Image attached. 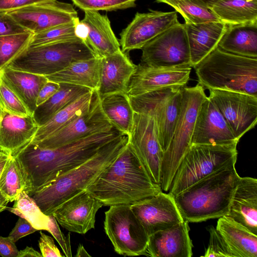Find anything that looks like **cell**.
<instances>
[{"label": "cell", "instance_id": "obj_47", "mask_svg": "<svg viewBox=\"0 0 257 257\" xmlns=\"http://www.w3.org/2000/svg\"><path fill=\"white\" fill-rule=\"evenodd\" d=\"M54 0H0V11L9 12L31 5Z\"/></svg>", "mask_w": 257, "mask_h": 257}, {"label": "cell", "instance_id": "obj_29", "mask_svg": "<svg viewBox=\"0 0 257 257\" xmlns=\"http://www.w3.org/2000/svg\"><path fill=\"white\" fill-rule=\"evenodd\" d=\"M101 58L75 61L63 70L45 76L49 81L83 86L97 90L98 87Z\"/></svg>", "mask_w": 257, "mask_h": 257}, {"label": "cell", "instance_id": "obj_2", "mask_svg": "<svg viewBox=\"0 0 257 257\" xmlns=\"http://www.w3.org/2000/svg\"><path fill=\"white\" fill-rule=\"evenodd\" d=\"M85 190L107 206L131 205L163 191L128 143Z\"/></svg>", "mask_w": 257, "mask_h": 257}, {"label": "cell", "instance_id": "obj_23", "mask_svg": "<svg viewBox=\"0 0 257 257\" xmlns=\"http://www.w3.org/2000/svg\"><path fill=\"white\" fill-rule=\"evenodd\" d=\"M38 127L32 114H12L0 106V150L14 155L31 142Z\"/></svg>", "mask_w": 257, "mask_h": 257}, {"label": "cell", "instance_id": "obj_12", "mask_svg": "<svg viewBox=\"0 0 257 257\" xmlns=\"http://www.w3.org/2000/svg\"><path fill=\"white\" fill-rule=\"evenodd\" d=\"M208 98L226 120L235 139H240L257 122V97L241 92L209 89Z\"/></svg>", "mask_w": 257, "mask_h": 257}, {"label": "cell", "instance_id": "obj_31", "mask_svg": "<svg viewBox=\"0 0 257 257\" xmlns=\"http://www.w3.org/2000/svg\"><path fill=\"white\" fill-rule=\"evenodd\" d=\"M218 47L232 54L257 58V22L227 26Z\"/></svg>", "mask_w": 257, "mask_h": 257}, {"label": "cell", "instance_id": "obj_10", "mask_svg": "<svg viewBox=\"0 0 257 257\" xmlns=\"http://www.w3.org/2000/svg\"><path fill=\"white\" fill-rule=\"evenodd\" d=\"M104 228L118 254L124 256L146 254L149 235L131 205L110 206L105 212Z\"/></svg>", "mask_w": 257, "mask_h": 257}, {"label": "cell", "instance_id": "obj_44", "mask_svg": "<svg viewBox=\"0 0 257 257\" xmlns=\"http://www.w3.org/2000/svg\"><path fill=\"white\" fill-rule=\"evenodd\" d=\"M28 32L18 24L7 12L0 11V36Z\"/></svg>", "mask_w": 257, "mask_h": 257}, {"label": "cell", "instance_id": "obj_15", "mask_svg": "<svg viewBox=\"0 0 257 257\" xmlns=\"http://www.w3.org/2000/svg\"><path fill=\"white\" fill-rule=\"evenodd\" d=\"M149 11L137 13L132 22L121 31L119 44L123 52L141 49L156 36L180 23L175 11Z\"/></svg>", "mask_w": 257, "mask_h": 257}, {"label": "cell", "instance_id": "obj_18", "mask_svg": "<svg viewBox=\"0 0 257 257\" xmlns=\"http://www.w3.org/2000/svg\"><path fill=\"white\" fill-rule=\"evenodd\" d=\"M191 70L190 67H154L140 63L131 78L127 95H139L169 87H184Z\"/></svg>", "mask_w": 257, "mask_h": 257}, {"label": "cell", "instance_id": "obj_34", "mask_svg": "<svg viewBox=\"0 0 257 257\" xmlns=\"http://www.w3.org/2000/svg\"><path fill=\"white\" fill-rule=\"evenodd\" d=\"M100 101L102 109L112 125L129 136L135 112L127 94L113 93L100 99Z\"/></svg>", "mask_w": 257, "mask_h": 257}, {"label": "cell", "instance_id": "obj_45", "mask_svg": "<svg viewBox=\"0 0 257 257\" xmlns=\"http://www.w3.org/2000/svg\"><path fill=\"white\" fill-rule=\"evenodd\" d=\"M39 246L43 257H62L60 250L55 244L53 238L40 231Z\"/></svg>", "mask_w": 257, "mask_h": 257}, {"label": "cell", "instance_id": "obj_39", "mask_svg": "<svg viewBox=\"0 0 257 257\" xmlns=\"http://www.w3.org/2000/svg\"><path fill=\"white\" fill-rule=\"evenodd\" d=\"M79 21V20L33 34L28 46L34 47L79 39L75 35V27Z\"/></svg>", "mask_w": 257, "mask_h": 257}, {"label": "cell", "instance_id": "obj_56", "mask_svg": "<svg viewBox=\"0 0 257 257\" xmlns=\"http://www.w3.org/2000/svg\"><path fill=\"white\" fill-rule=\"evenodd\" d=\"M3 151H1L0 150V154H1V153Z\"/></svg>", "mask_w": 257, "mask_h": 257}, {"label": "cell", "instance_id": "obj_35", "mask_svg": "<svg viewBox=\"0 0 257 257\" xmlns=\"http://www.w3.org/2000/svg\"><path fill=\"white\" fill-rule=\"evenodd\" d=\"M160 3L174 8L182 16L185 24L220 21L205 0H163Z\"/></svg>", "mask_w": 257, "mask_h": 257}, {"label": "cell", "instance_id": "obj_36", "mask_svg": "<svg viewBox=\"0 0 257 257\" xmlns=\"http://www.w3.org/2000/svg\"><path fill=\"white\" fill-rule=\"evenodd\" d=\"M8 209L28 221L37 230L48 231L49 216L41 210L34 199L25 190L15 201L13 207Z\"/></svg>", "mask_w": 257, "mask_h": 257}, {"label": "cell", "instance_id": "obj_38", "mask_svg": "<svg viewBox=\"0 0 257 257\" xmlns=\"http://www.w3.org/2000/svg\"><path fill=\"white\" fill-rule=\"evenodd\" d=\"M32 36L26 32L0 36V70L28 46Z\"/></svg>", "mask_w": 257, "mask_h": 257}, {"label": "cell", "instance_id": "obj_32", "mask_svg": "<svg viewBox=\"0 0 257 257\" xmlns=\"http://www.w3.org/2000/svg\"><path fill=\"white\" fill-rule=\"evenodd\" d=\"M209 8L227 26L257 22V0H218Z\"/></svg>", "mask_w": 257, "mask_h": 257}, {"label": "cell", "instance_id": "obj_6", "mask_svg": "<svg viewBox=\"0 0 257 257\" xmlns=\"http://www.w3.org/2000/svg\"><path fill=\"white\" fill-rule=\"evenodd\" d=\"M96 56L85 42L77 39L28 46L5 67L45 76L59 72L75 61Z\"/></svg>", "mask_w": 257, "mask_h": 257}, {"label": "cell", "instance_id": "obj_3", "mask_svg": "<svg viewBox=\"0 0 257 257\" xmlns=\"http://www.w3.org/2000/svg\"><path fill=\"white\" fill-rule=\"evenodd\" d=\"M237 156L174 197L184 220L199 222L226 216L240 179Z\"/></svg>", "mask_w": 257, "mask_h": 257}, {"label": "cell", "instance_id": "obj_48", "mask_svg": "<svg viewBox=\"0 0 257 257\" xmlns=\"http://www.w3.org/2000/svg\"><path fill=\"white\" fill-rule=\"evenodd\" d=\"M59 83L48 80L40 89L37 99L38 106L49 99L59 89Z\"/></svg>", "mask_w": 257, "mask_h": 257}, {"label": "cell", "instance_id": "obj_52", "mask_svg": "<svg viewBox=\"0 0 257 257\" xmlns=\"http://www.w3.org/2000/svg\"><path fill=\"white\" fill-rule=\"evenodd\" d=\"M10 154L2 152L0 154V175L2 172L7 162Z\"/></svg>", "mask_w": 257, "mask_h": 257}, {"label": "cell", "instance_id": "obj_20", "mask_svg": "<svg viewBox=\"0 0 257 257\" xmlns=\"http://www.w3.org/2000/svg\"><path fill=\"white\" fill-rule=\"evenodd\" d=\"M226 120L208 97L202 102L195 120L191 145H237Z\"/></svg>", "mask_w": 257, "mask_h": 257}, {"label": "cell", "instance_id": "obj_22", "mask_svg": "<svg viewBox=\"0 0 257 257\" xmlns=\"http://www.w3.org/2000/svg\"><path fill=\"white\" fill-rule=\"evenodd\" d=\"M186 220L149 236L146 254L152 257H191L193 244Z\"/></svg>", "mask_w": 257, "mask_h": 257}, {"label": "cell", "instance_id": "obj_13", "mask_svg": "<svg viewBox=\"0 0 257 257\" xmlns=\"http://www.w3.org/2000/svg\"><path fill=\"white\" fill-rule=\"evenodd\" d=\"M128 144L143 164L151 180L160 185L164 152L160 146L154 119L134 112Z\"/></svg>", "mask_w": 257, "mask_h": 257}, {"label": "cell", "instance_id": "obj_25", "mask_svg": "<svg viewBox=\"0 0 257 257\" xmlns=\"http://www.w3.org/2000/svg\"><path fill=\"white\" fill-rule=\"evenodd\" d=\"M184 25L193 67L218 46L227 25L221 21Z\"/></svg>", "mask_w": 257, "mask_h": 257}, {"label": "cell", "instance_id": "obj_51", "mask_svg": "<svg viewBox=\"0 0 257 257\" xmlns=\"http://www.w3.org/2000/svg\"><path fill=\"white\" fill-rule=\"evenodd\" d=\"M25 256L41 257L42 256V255L38 251L35 250L33 247L27 246L25 249L19 251L17 257Z\"/></svg>", "mask_w": 257, "mask_h": 257}, {"label": "cell", "instance_id": "obj_24", "mask_svg": "<svg viewBox=\"0 0 257 257\" xmlns=\"http://www.w3.org/2000/svg\"><path fill=\"white\" fill-rule=\"evenodd\" d=\"M257 234V180L240 177L226 215Z\"/></svg>", "mask_w": 257, "mask_h": 257}, {"label": "cell", "instance_id": "obj_37", "mask_svg": "<svg viewBox=\"0 0 257 257\" xmlns=\"http://www.w3.org/2000/svg\"><path fill=\"white\" fill-rule=\"evenodd\" d=\"M25 181L15 159L10 155L0 175V191L10 202L15 201L25 190Z\"/></svg>", "mask_w": 257, "mask_h": 257}, {"label": "cell", "instance_id": "obj_27", "mask_svg": "<svg viewBox=\"0 0 257 257\" xmlns=\"http://www.w3.org/2000/svg\"><path fill=\"white\" fill-rule=\"evenodd\" d=\"M0 79L20 98L32 115L37 107L39 92L48 81L45 76L8 67L0 70Z\"/></svg>", "mask_w": 257, "mask_h": 257}, {"label": "cell", "instance_id": "obj_4", "mask_svg": "<svg viewBox=\"0 0 257 257\" xmlns=\"http://www.w3.org/2000/svg\"><path fill=\"white\" fill-rule=\"evenodd\" d=\"M128 136L121 134L104 145L91 158L28 194L46 215L64 202L85 190L124 149Z\"/></svg>", "mask_w": 257, "mask_h": 257}, {"label": "cell", "instance_id": "obj_33", "mask_svg": "<svg viewBox=\"0 0 257 257\" xmlns=\"http://www.w3.org/2000/svg\"><path fill=\"white\" fill-rule=\"evenodd\" d=\"M59 84L58 90L47 101L37 106L32 114L39 127L75 99L92 90L86 87L66 83Z\"/></svg>", "mask_w": 257, "mask_h": 257}, {"label": "cell", "instance_id": "obj_7", "mask_svg": "<svg viewBox=\"0 0 257 257\" xmlns=\"http://www.w3.org/2000/svg\"><path fill=\"white\" fill-rule=\"evenodd\" d=\"M181 104L173 136L164 152L161 170L160 186L167 192L179 164L191 146L196 117L203 101L207 97L199 83L181 88Z\"/></svg>", "mask_w": 257, "mask_h": 257}, {"label": "cell", "instance_id": "obj_43", "mask_svg": "<svg viewBox=\"0 0 257 257\" xmlns=\"http://www.w3.org/2000/svg\"><path fill=\"white\" fill-rule=\"evenodd\" d=\"M48 232L55 238L67 257H71L72 251L70 244V236L68 233L65 236L61 231L55 217L53 215H49Z\"/></svg>", "mask_w": 257, "mask_h": 257}, {"label": "cell", "instance_id": "obj_19", "mask_svg": "<svg viewBox=\"0 0 257 257\" xmlns=\"http://www.w3.org/2000/svg\"><path fill=\"white\" fill-rule=\"evenodd\" d=\"M103 206L85 190L62 203L53 215L67 230L85 234L95 227L96 214Z\"/></svg>", "mask_w": 257, "mask_h": 257}, {"label": "cell", "instance_id": "obj_46", "mask_svg": "<svg viewBox=\"0 0 257 257\" xmlns=\"http://www.w3.org/2000/svg\"><path fill=\"white\" fill-rule=\"evenodd\" d=\"M37 230L28 221L20 217L8 236L16 243L20 238Z\"/></svg>", "mask_w": 257, "mask_h": 257}, {"label": "cell", "instance_id": "obj_49", "mask_svg": "<svg viewBox=\"0 0 257 257\" xmlns=\"http://www.w3.org/2000/svg\"><path fill=\"white\" fill-rule=\"evenodd\" d=\"M19 250L15 242L9 237L0 236V255L4 257H17Z\"/></svg>", "mask_w": 257, "mask_h": 257}, {"label": "cell", "instance_id": "obj_40", "mask_svg": "<svg viewBox=\"0 0 257 257\" xmlns=\"http://www.w3.org/2000/svg\"><path fill=\"white\" fill-rule=\"evenodd\" d=\"M137 0H72L74 4L84 11H112L133 8Z\"/></svg>", "mask_w": 257, "mask_h": 257}, {"label": "cell", "instance_id": "obj_5", "mask_svg": "<svg viewBox=\"0 0 257 257\" xmlns=\"http://www.w3.org/2000/svg\"><path fill=\"white\" fill-rule=\"evenodd\" d=\"M193 68L203 87L257 97V58L232 54L218 46Z\"/></svg>", "mask_w": 257, "mask_h": 257}, {"label": "cell", "instance_id": "obj_50", "mask_svg": "<svg viewBox=\"0 0 257 257\" xmlns=\"http://www.w3.org/2000/svg\"><path fill=\"white\" fill-rule=\"evenodd\" d=\"M75 34L78 38L86 42L88 34V28L84 23L79 21L75 25Z\"/></svg>", "mask_w": 257, "mask_h": 257}, {"label": "cell", "instance_id": "obj_16", "mask_svg": "<svg viewBox=\"0 0 257 257\" xmlns=\"http://www.w3.org/2000/svg\"><path fill=\"white\" fill-rule=\"evenodd\" d=\"M113 126L104 113L98 93L89 110L47 138L34 143L45 149H54Z\"/></svg>", "mask_w": 257, "mask_h": 257}, {"label": "cell", "instance_id": "obj_26", "mask_svg": "<svg viewBox=\"0 0 257 257\" xmlns=\"http://www.w3.org/2000/svg\"><path fill=\"white\" fill-rule=\"evenodd\" d=\"M81 21L88 28L86 42L97 56L104 57L121 50L106 15L98 11L86 10Z\"/></svg>", "mask_w": 257, "mask_h": 257}, {"label": "cell", "instance_id": "obj_55", "mask_svg": "<svg viewBox=\"0 0 257 257\" xmlns=\"http://www.w3.org/2000/svg\"><path fill=\"white\" fill-rule=\"evenodd\" d=\"M163 0H156V2L158 3H160V2ZM205 2L207 3V4L209 6L210 4H211L213 3H214L216 2L218 0H205Z\"/></svg>", "mask_w": 257, "mask_h": 257}, {"label": "cell", "instance_id": "obj_1", "mask_svg": "<svg viewBox=\"0 0 257 257\" xmlns=\"http://www.w3.org/2000/svg\"><path fill=\"white\" fill-rule=\"evenodd\" d=\"M121 134L113 127L54 149L42 148L30 142L13 155L22 171L25 191L30 194L40 189L93 157Z\"/></svg>", "mask_w": 257, "mask_h": 257}, {"label": "cell", "instance_id": "obj_30", "mask_svg": "<svg viewBox=\"0 0 257 257\" xmlns=\"http://www.w3.org/2000/svg\"><path fill=\"white\" fill-rule=\"evenodd\" d=\"M97 95V90H92L59 110L46 123L38 127L31 142L36 143L47 138L88 111Z\"/></svg>", "mask_w": 257, "mask_h": 257}, {"label": "cell", "instance_id": "obj_28", "mask_svg": "<svg viewBox=\"0 0 257 257\" xmlns=\"http://www.w3.org/2000/svg\"><path fill=\"white\" fill-rule=\"evenodd\" d=\"M216 228L234 257H257V234L227 216L219 218Z\"/></svg>", "mask_w": 257, "mask_h": 257}, {"label": "cell", "instance_id": "obj_53", "mask_svg": "<svg viewBox=\"0 0 257 257\" xmlns=\"http://www.w3.org/2000/svg\"><path fill=\"white\" fill-rule=\"evenodd\" d=\"M9 202V200L0 191V212L7 208V204Z\"/></svg>", "mask_w": 257, "mask_h": 257}, {"label": "cell", "instance_id": "obj_9", "mask_svg": "<svg viewBox=\"0 0 257 257\" xmlns=\"http://www.w3.org/2000/svg\"><path fill=\"white\" fill-rule=\"evenodd\" d=\"M181 88L169 87L139 95L128 96L135 112L149 115L154 119L164 153L171 142L179 114Z\"/></svg>", "mask_w": 257, "mask_h": 257}, {"label": "cell", "instance_id": "obj_11", "mask_svg": "<svg viewBox=\"0 0 257 257\" xmlns=\"http://www.w3.org/2000/svg\"><path fill=\"white\" fill-rule=\"evenodd\" d=\"M141 63L154 67H192L184 24L179 23L146 43Z\"/></svg>", "mask_w": 257, "mask_h": 257}, {"label": "cell", "instance_id": "obj_21", "mask_svg": "<svg viewBox=\"0 0 257 257\" xmlns=\"http://www.w3.org/2000/svg\"><path fill=\"white\" fill-rule=\"evenodd\" d=\"M136 67V65L121 50L101 58L97 90L99 98L116 93L127 94L130 81Z\"/></svg>", "mask_w": 257, "mask_h": 257}, {"label": "cell", "instance_id": "obj_42", "mask_svg": "<svg viewBox=\"0 0 257 257\" xmlns=\"http://www.w3.org/2000/svg\"><path fill=\"white\" fill-rule=\"evenodd\" d=\"M209 242L206 250L203 255L204 257H234L225 240L214 227H210Z\"/></svg>", "mask_w": 257, "mask_h": 257}, {"label": "cell", "instance_id": "obj_41", "mask_svg": "<svg viewBox=\"0 0 257 257\" xmlns=\"http://www.w3.org/2000/svg\"><path fill=\"white\" fill-rule=\"evenodd\" d=\"M0 106L12 114L20 116L31 114L23 102L1 79Z\"/></svg>", "mask_w": 257, "mask_h": 257}, {"label": "cell", "instance_id": "obj_54", "mask_svg": "<svg viewBox=\"0 0 257 257\" xmlns=\"http://www.w3.org/2000/svg\"><path fill=\"white\" fill-rule=\"evenodd\" d=\"M75 256H90L91 255L88 253L84 246L82 244H80L78 247L76 254Z\"/></svg>", "mask_w": 257, "mask_h": 257}, {"label": "cell", "instance_id": "obj_8", "mask_svg": "<svg viewBox=\"0 0 257 257\" xmlns=\"http://www.w3.org/2000/svg\"><path fill=\"white\" fill-rule=\"evenodd\" d=\"M237 145H191L172 179L168 192L174 197L237 156Z\"/></svg>", "mask_w": 257, "mask_h": 257}, {"label": "cell", "instance_id": "obj_17", "mask_svg": "<svg viewBox=\"0 0 257 257\" xmlns=\"http://www.w3.org/2000/svg\"><path fill=\"white\" fill-rule=\"evenodd\" d=\"M131 208L149 236L184 220L174 197L163 191L131 204Z\"/></svg>", "mask_w": 257, "mask_h": 257}, {"label": "cell", "instance_id": "obj_14", "mask_svg": "<svg viewBox=\"0 0 257 257\" xmlns=\"http://www.w3.org/2000/svg\"><path fill=\"white\" fill-rule=\"evenodd\" d=\"M8 13L33 34L79 20L72 5L56 0L31 5Z\"/></svg>", "mask_w": 257, "mask_h": 257}]
</instances>
